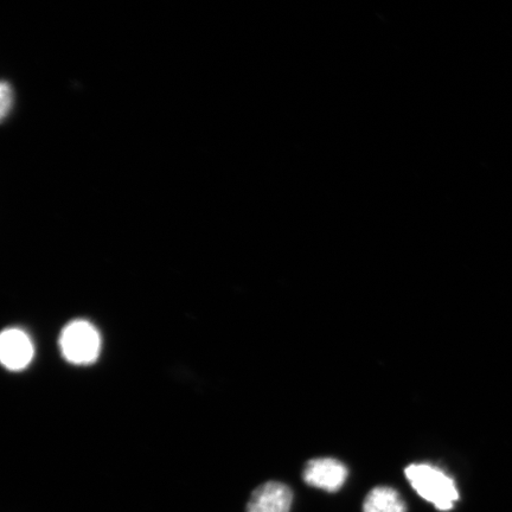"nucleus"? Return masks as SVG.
Segmentation results:
<instances>
[{"instance_id": "nucleus-6", "label": "nucleus", "mask_w": 512, "mask_h": 512, "mask_svg": "<svg viewBox=\"0 0 512 512\" xmlns=\"http://www.w3.org/2000/svg\"><path fill=\"white\" fill-rule=\"evenodd\" d=\"M363 512H407V507L398 491L377 486L364 499Z\"/></svg>"}, {"instance_id": "nucleus-4", "label": "nucleus", "mask_w": 512, "mask_h": 512, "mask_svg": "<svg viewBox=\"0 0 512 512\" xmlns=\"http://www.w3.org/2000/svg\"><path fill=\"white\" fill-rule=\"evenodd\" d=\"M293 494L287 485L268 482L254 490L247 504V512H290Z\"/></svg>"}, {"instance_id": "nucleus-3", "label": "nucleus", "mask_w": 512, "mask_h": 512, "mask_svg": "<svg viewBox=\"0 0 512 512\" xmlns=\"http://www.w3.org/2000/svg\"><path fill=\"white\" fill-rule=\"evenodd\" d=\"M348 476V467L334 458L312 459L306 464L303 473L307 485L331 494L343 488Z\"/></svg>"}, {"instance_id": "nucleus-5", "label": "nucleus", "mask_w": 512, "mask_h": 512, "mask_svg": "<svg viewBox=\"0 0 512 512\" xmlns=\"http://www.w3.org/2000/svg\"><path fill=\"white\" fill-rule=\"evenodd\" d=\"M34 356V347L25 332L10 329L3 332L0 337V358L4 366L10 370H22Z\"/></svg>"}, {"instance_id": "nucleus-2", "label": "nucleus", "mask_w": 512, "mask_h": 512, "mask_svg": "<svg viewBox=\"0 0 512 512\" xmlns=\"http://www.w3.org/2000/svg\"><path fill=\"white\" fill-rule=\"evenodd\" d=\"M64 358L74 364H89L98 358L101 341L98 331L85 320H76L63 330L60 339Z\"/></svg>"}, {"instance_id": "nucleus-1", "label": "nucleus", "mask_w": 512, "mask_h": 512, "mask_svg": "<svg viewBox=\"0 0 512 512\" xmlns=\"http://www.w3.org/2000/svg\"><path fill=\"white\" fill-rule=\"evenodd\" d=\"M405 475L419 496L438 510H452L459 499L456 482L437 466L412 464L405 470Z\"/></svg>"}, {"instance_id": "nucleus-7", "label": "nucleus", "mask_w": 512, "mask_h": 512, "mask_svg": "<svg viewBox=\"0 0 512 512\" xmlns=\"http://www.w3.org/2000/svg\"><path fill=\"white\" fill-rule=\"evenodd\" d=\"M0 93H2V118L4 119L11 110L12 101H14V93H12L11 86L5 82L2 85V92Z\"/></svg>"}]
</instances>
